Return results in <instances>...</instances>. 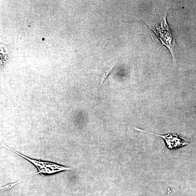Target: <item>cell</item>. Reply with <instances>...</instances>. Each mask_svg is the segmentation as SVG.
<instances>
[{
    "mask_svg": "<svg viewBox=\"0 0 196 196\" xmlns=\"http://www.w3.org/2000/svg\"><path fill=\"white\" fill-rule=\"evenodd\" d=\"M113 67L112 66H111L101 73V78H100V82L101 84H103L105 80L106 79V78L108 76L109 74L111 72V70H112Z\"/></svg>",
    "mask_w": 196,
    "mask_h": 196,
    "instance_id": "4",
    "label": "cell"
},
{
    "mask_svg": "<svg viewBox=\"0 0 196 196\" xmlns=\"http://www.w3.org/2000/svg\"><path fill=\"white\" fill-rule=\"evenodd\" d=\"M167 13L159 20L157 23L149 27L154 31L162 43V45H165L168 48L171 53L174 64V48L176 45L174 37L172 35L171 31L166 21Z\"/></svg>",
    "mask_w": 196,
    "mask_h": 196,
    "instance_id": "1",
    "label": "cell"
},
{
    "mask_svg": "<svg viewBox=\"0 0 196 196\" xmlns=\"http://www.w3.org/2000/svg\"><path fill=\"white\" fill-rule=\"evenodd\" d=\"M2 147H4L8 150L14 152L18 155L21 156L26 160H29L31 163L33 164L37 168L38 172H37L38 174H53L63 171L71 170L72 168L64 167V166L60 165L56 163H50L45 161H40V160H34L29 158L23 155L20 154L18 152L6 146L5 144H3Z\"/></svg>",
    "mask_w": 196,
    "mask_h": 196,
    "instance_id": "2",
    "label": "cell"
},
{
    "mask_svg": "<svg viewBox=\"0 0 196 196\" xmlns=\"http://www.w3.org/2000/svg\"><path fill=\"white\" fill-rule=\"evenodd\" d=\"M134 129L140 132L147 133L163 138L166 142L168 148L170 149L179 148L185 145H191L188 142V140L186 138L176 134H168L164 135H158L146 132L136 127Z\"/></svg>",
    "mask_w": 196,
    "mask_h": 196,
    "instance_id": "3",
    "label": "cell"
}]
</instances>
